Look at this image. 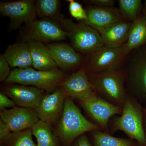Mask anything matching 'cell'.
Listing matches in <instances>:
<instances>
[{"label": "cell", "mask_w": 146, "mask_h": 146, "mask_svg": "<svg viewBox=\"0 0 146 146\" xmlns=\"http://www.w3.org/2000/svg\"><path fill=\"white\" fill-rule=\"evenodd\" d=\"M89 74V80L95 93L112 104L123 108L128 93L122 68Z\"/></svg>", "instance_id": "1"}, {"label": "cell", "mask_w": 146, "mask_h": 146, "mask_svg": "<svg viewBox=\"0 0 146 146\" xmlns=\"http://www.w3.org/2000/svg\"><path fill=\"white\" fill-rule=\"evenodd\" d=\"M144 108L135 97L128 94L123 107L122 112L112 120L111 130L123 131L141 146H146L144 128Z\"/></svg>", "instance_id": "2"}, {"label": "cell", "mask_w": 146, "mask_h": 146, "mask_svg": "<svg viewBox=\"0 0 146 146\" xmlns=\"http://www.w3.org/2000/svg\"><path fill=\"white\" fill-rule=\"evenodd\" d=\"M122 69L129 94L138 100L146 101V44L133 50L127 56Z\"/></svg>", "instance_id": "3"}, {"label": "cell", "mask_w": 146, "mask_h": 146, "mask_svg": "<svg viewBox=\"0 0 146 146\" xmlns=\"http://www.w3.org/2000/svg\"><path fill=\"white\" fill-rule=\"evenodd\" d=\"M101 129L100 126L84 117L72 98H66L58 126L59 134L63 141L70 143L85 132Z\"/></svg>", "instance_id": "4"}, {"label": "cell", "mask_w": 146, "mask_h": 146, "mask_svg": "<svg viewBox=\"0 0 146 146\" xmlns=\"http://www.w3.org/2000/svg\"><path fill=\"white\" fill-rule=\"evenodd\" d=\"M65 77L62 71L37 70L32 68H14L6 80L7 83L35 86L48 92H53L61 83Z\"/></svg>", "instance_id": "5"}, {"label": "cell", "mask_w": 146, "mask_h": 146, "mask_svg": "<svg viewBox=\"0 0 146 146\" xmlns=\"http://www.w3.org/2000/svg\"><path fill=\"white\" fill-rule=\"evenodd\" d=\"M60 23L72 46L80 53L88 54L104 45L98 32L84 22L76 23L64 18Z\"/></svg>", "instance_id": "6"}, {"label": "cell", "mask_w": 146, "mask_h": 146, "mask_svg": "<svg viewBox=\"0 0 146 146\" xmlns=\"http://www.w3.org/2000/svg\"><path fill=\"white\" fill-rule=\"evenodd\" d=\"M128 54L123 45L118 48L104 45L86 54L83 66L87 74L119 70Z\"/></svg>", "instance_id": "7"}, {"label": "cell", "mask_w": 146, "mask_h": 146, "mask_svg": "<svg viewBox=\"0 0 146 146\" xmlns=\"http://www.w3.org/2000/svg\"><path fill=\"white\" fill-rule=\"evenodd\" d=\"M35 1L34 0H21L1 2L0 12L10 19L11 28H18L22 24H27L36 19Z\"/></svg>", "instance_id": "8"}, {"label": "cell", "mask_w": 146, "mask_h": 146, "mask_svg": "<svg viewBox=\"0 0 146 146\" xmlns=\"http://www.w3.org/2000/svg\"><path fill=\"white\" fill-rule=\"evenodd\" d=\"M26 25L27 39L44 43L59 42L67 37L61 27L52 20L35 19Z\"/></svg>", "instance_id": "9"}, {"label": "cell", "mask_w": 146, "mask_h": 146, "mask_svg": "<svg viewBox=\"0 0 146 146\" xmlns=\"http://www.w3.org/2000/svg\"><path fill=\"white\" fill-rule=\"evenodd\" d=\"M84 110L102 129L107 130L110 119L121 115L123 108L110 103L98 95L89 99L80 101Z\"/></svg>", "instance_id": "10"}, {"label": "cell", "mask_w": 146, "mask_h": 146, "mask_svg": "<svg viewBox=\"0 0 146 146\" xmlns=\"http://www.w3.org/2000/svg\"><path fill=\"white\" fill-rule=\"evenodd\" d=\"M61 84L68 97L80 101L89 99L97 95L83 66L65 79Z\"/></svg>", "instance_id": "11"}, {"label": "cell", "mask_w": 146, "mask_h": 146, "mask_svg": "<svg viewBox=\"0 0 146 146\" xmlns=\"http://www.w3.org/2000/svg\"><path fill=\"white\" fill-rule=\"evenodd\" d=\"M0 117V120L8 126L11 133L31 128L39 120L35 110L15 106L3 110Z\"/></svg>", "instance_id": "12"}, {"label": "cell", "mask_w": 146, "mask_h": 146, "mask_svg": "<svg viewBox=\"0 0 146 146\" xmlns=\"http://www.w3.org/2000/svg\"><path fill=\"white\" fill-rule=\"evenodd\" d=\"M66 96L62 87L57 88L51 94L44 96L35 109L39 119L49 124L55 122L63 112Z\"/></svg>", "instance_id": "13"}, {"label": "cell", "mask_w": 146, "mask_h": 146, "mask_svg": "<svg viewBox=\"0 0 146 146\" xmlns=\"http://www.w3.org/2000/svg\"><path fill=\"white\" fill-rule=\"evenodd\" d=\"M7 96L21 107L35 110L44 97V91L33 86L14 85L6 90Z\"/></svg>", "instance_id": "14"}, {"label": "cell", "mask_w": 146, "mask_h": 146, "mask_svg": "<svg viewBox=\"0 0 146 146\" xmlns=\"http://www.w3.org/2000/svg\"><path fill=\"white\" fill-rule=\"evenodd\" d=\"M87 19L83 22L96 31L125 21L119 9L112 7H89L86 9Z\"/></svg>", "instance_id": "15"}, {"label": "cell", "mask_w": 146, "mask_h": 146, "mask_svg": "<svg viewBox=\"0 0 146 146\" xmlns=\"http://www.w3.org/2000/svg\"><path fill=\"white\" fill-rule=\"evenodd\" d=\"M47 46L57 67L62 70L76 68L83 61L81 54L68 44L54 43L48 44Z\"/></svg>", "instance_id": "16"}, {"label": "cell", "mask_w": 146, "mask_h": 146, "mask_svg": "<svg viewBox=\"0 0 146 146\" xmlns=\"http://www.w3.org/2000/svg\"><path fill=\"white\" fill-rule=\"evenodd\" d=\"M131 23L125 21L112 24L97 31L101 36L104 44L113 48H118L127 40Z\"/></svg>", "instance_id": "17"}, {"label": "cell", "mask_w": 146, "mask_h": 146, "mask_svg": "<svg viewBox=\"0 0 146 146\" xmlns=\"http://www.w3.org/2000/svg\"><path fill=\"white\" fill-rule=\"evenodd\" d=\"M32 60L33 67L37 70L49 71L58 69L49 49L42 42L25 38Z\"/></svg>", "instance_id": "18"}, {"label": "cell", "mask_w": 146, "mask_h": 146, "mask_svg": "<svg viewBox=\"0 0 146 146\" xmlns=\"http://www.w3.org/2000/svg\"><path fill=\"white\" fill-rule=\"evenodd\" d=\"M3 54L11 68L27 69L33 67L29 49L25 41L9 45Z\"/></svg>", "instance_id": "19"}, {"label": "cell", "mask_w": 146, "mask_h": 146, "mask_svg": "<svg viewBox=\"0 0 146 146\" xmlns=\"http://www.w3.org/2000/svg\"><path fill=\"white\" fill-rule=\"evenodd\" d=\"M146 44V20L143 14L131 23L126 42L123 45L128 54Z\"/></svg>", "instance_id": "20"}, {"label": "cell", "mask_w": 146, "mask_h": 146, "mask_svg": "<svg viewBox=\"0 0 146 146\" xmlns=\"http://www.w3.org/2000/svg\"><path fill=\"white\" fill-rule=\"evenodd\" d=\"M60 1L59 0H37L35 1L36 16L47 18L60 22L64 18L60 13Z\"/></svg>", "instance_id": "21"}, {"label": "cell", "mask_w": 146, "mask_h": 146, "mask_svg": "<svg viewBox=\"0 0 146 146\" xmlns=\"http://www.w3.org/2000/svg\"><path fill=\"white\" fill-rule=\"evenodd\" d=\"M31 129L37 141V146H56L49 124L39 119Z\"/></svg>", "instance_id": "22"}, {"label": "cell", "mask_w": 146, "mask_h": 146, "mask_svg": "<svg viewBox=\"0 0 146 146\" xmlns=\"http://www.w3.org/2000/svg\"><path fill=\"white\" fill-rule=\"evenodd\" d=\"M119 9L125 21L132 23L141 15L143 5L141 0H119Z\"/></svg>", "instance_id": "23"}, {"label": "cell", "mask_w": 146, "mask_h": 146, "mask_svg": "<svg viewBox=\"0 0 146 146\" xmlns=\"http://www.w3.org/2000/svg\"><path fill=\"white\" fill-rule=\"evenodd\" d=\"M92 132L95 146H136L130 140L114 137L100 130Z\"/></svg>", "instance_id": "24"}, {"label": "cell", "mask_w": 146, "mask_h": 146, "mask_svg": "<svg viewBox=\"0 0 146 146\" xmlns=\"http://www.w3.org/2000/svg\"><path fill=\"white\" fill-rule=\"evenodd\" d=\"M31 129L11 133L4 140H7L9 146H37L32 138Z\"/></svg>", "instance_id": "25"}, {"label": "cell", "mask_w": 146, "mask_h": 146, "mask_svg": "<svg viewBox=\"0 0 146 146\" xmlns=\"http://www.w3.org/2000/svg\"><path fill=\"white\" fill-rule=\"evenodd\" d=\"M69 10L71 16L80 22H84L87 19L86 9L83 8L81 4L74 0H68Z\"/></svg>", "instance_id": "26"}, {"label": "cell", "mask_w": 146, "mask_h": 146, "mask_svg": "<svg viewBox=\"0 0 146 146\" xmlns=\"http://www.w3.org/2000/svg\"><path fill=\"white\" fill-rule=\"evenodd\" d=\"M10 65L5 59L3 54L0 55V80L4 81L10 75Z\"/></svg>", "instance_id": "27"}, {"label": "cell", "mask_w": 146, "mask_h": 146, "mask_svg": "<svg viewBox=\"0 0 146 146\" xmlns=\"http://www.w3.org/2000/svg\"><path fill=\"white\" fill-rule=\"evenodd\" d=\"M84 2L90 4L91 6L98 7H114V0H87Z\"/></svg>", "instance_id": "28"}, {"label": "cell", "mask_w": 146, "mask_h": 146, "mask_svg": "<svg viewBox=\"0 0 146 146\" xmlns=\"http://www.w3.org/2000/svg\"><path fill=\"white\" fill-rule=\"evenodd\" d=\"M15 104L13 100L10 99L5 94L2 93L0 94V108L2 110L7 108L14 107Z\"/></svg>", "instance_id": "29"}, {"label": "cell", "mask_w": 146, "mask_h": 146, "mask_svg": "<svg viewBox=\"0 0 146 146\" xmlns=\"http://www.w3.org/2000/svg\"><path fill=\"white\" fill-rule=\"evenodd\" d=\"M11 131L8 126L0 120V138L1 140H3L11 133Z\"/></svg>", "instance_id": "30"}, {"label": "cell", "mask_w": 146, "mask_h": 146, "mask_svg": "<svg viewBox=\"0 0 146 146\" xmlns=\"http://www.w3.org/2000/svg\"><path fill=\"white\" fill-rule=\"evenodd\" d=\"M75 146H91L88 138L84 134L78 137Z\"/></svg>", "instance_id": "31"}, {"label": "cell", "mask_w": 146, "mask_h": 146, "mask_svg": "<svg viewBox=\"0 0 146 146\" xmlns=\"http://www.w3.org/2000/svg\"><path fill=\"white\" fill-rule=\"evenodd\" d=\"M144 128L146 136V107L144 108Z\"/></svg>", "instance_id": "32"}, {"label": "cell", "mask_w": 146, "mask_h": 146, "mask_svg": "<svg viewBox=\"0 0 146 146\" xmlns=\"http://www.w3.org/2000/svg\"><path fill=\"white\" fill-rule=\"evenodd\" d=\"M143 14L146 20V8H145L144 9L143 11Z\"/></svg>", "instance_id": "33"}, {"label": "cell", "mask_w": 146, "mask_h": 146, "mask_svg": "<svg viewBox=\"0 0 146 146\" xmlns=\"http://www.w3.org/2000/svg\"><path fill=\"white\" fill-rule=\"evenodd\" d=\"M143 5L145 7V8H146V0H145V2H144Z\"/></svg>", "instance_id": "34"}]
</instances>
